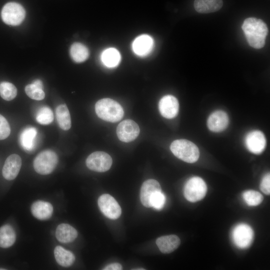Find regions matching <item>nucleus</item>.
<instances>
[{
	"instance_id": "34",
	"label": "nucleus",
	"mask_w": 270,
	"mask_h": 270,
	"mask_svg": "<svg viewBox=\"0 0 270 270\" xmlns=\"http://www.w3.org/2000/svg\"><path fill=\"white\" fill-rule=\"evenodd\" d=\"M122 269V265L119 263H113L104 267V270H121Z\"/></svg>"
},
{
	"instance_id": "35",
	"label": "nucleus",
	"mask_w": 270,
	"mask_h": 270,
	"mask_svg": "<svg viewBox=\"0 0 270 270\" xmlns=\"http://www.w3.org/2000/svg\"><path fill=\"white\" fill-rule=\"evenodd\" d=\"M38 88L43 89V84L42 82L40 80H36L32 83Z\"/></svg>"
},
{
	"instance_id": "28",
	"label": "nucleus",
	"mask_w": 270,
	"mask_h": 270,
	"mask_svg": "<svg viewBox=\"0 0 270 270\" xmlns=\"http://www.w3.org/2000/svg\"><path fill=\"white\" fill-rule=\"evenodd\" d=\"M243 198L249 206H256L261 204L264 198L259 192L254 190H248L242 194Z\"/></svg>"
},
{
	"instance_id": "25",
	"label": "nucleus",
	"mask_w": 270,
	"mask_h": 270,
	"mask_svg": "<svg viewBox=\"0 0 270 270\" xmlns=\"http://www.w3.org/2000/svg\"><path fill=\"white\" fill-rule=\"evenodd\" d=\"M16 238V233L12 226L6 224L0 228V247H10L15 242Z\"/></svg>"
},
{
	"instance_id": "23",
	"label": "nucleus",
	"mask_w": 270,
	"mask_h": 270,
	"mask_svg": "<svg viewBox=\"0 0 270 270\" xmlns=\"http://www.w3.org/2000/svg\"><path fill=\"white\" fill-rule=\"evenodd\" d=\"M121 58L120 52L114 48L104 50L101 54V60L103 64L108 68L117 66Z\"/></svg>"
},
{
	"instance_id": "6",
	"label": "nucleus",
	"mask_w": 270,
	"mask_h": 270,
	"mask_svg": "<svg viewBox=\"0 0 270 270\" xmlns=\"http://www.w3.org/2000/svg\"><path fill=\"white\" fill-rule=\"evenodd\" d=\"M26 12L23 6L15 2L6 4L2 10L1 16L2 20L7 24L18 26L24 18Z\"/></svg>"
},
{
	"instance_id": "1",
	"label": "nucleus",
	"mask_w": 270,
	"mask_h": 270,
	"mask_svg": "<svg viewBox=\"0 0 270 270\" xmlns=\"http://www.w3.org/2000/svg\"><path fill=\"white\" fill-rule=\"evenodd\" d=\"M242 28L250 46L260 49L264 46L268 28L263 20L256 18H248L244 20Z\"/></svg>"
},
{
	"instance_id": "4",
	"label": "nucleus",
	"mask_w": 270,
	"mask_h": 270,
	"mask_svg": "<svg viewBox=\"0 0 270 270\" xmlns=\"http://www.w3.org/2000/svg\"><path fill=\"white\" fill-rule=\"evenodd\" d=\"M58 162V156L52 150H44L38 154L34 161L35 170L40 174H50Z\"/></svg>"
},
{
	"instance_id": "15",
	"label": "nucleus",
	"mask_w": 270,
	"mask_h": 270,
	"mask_svg": "<svg viewBox=\"0 0 270 270\" xmlns=\"http://www.w3.org/2000/svg\"><path fill=\"white\" fill-rule=\"evenodd\" d=\"M22 166V159L16 154L9 156L2 168V175L7 180H12L18 176Z\"/></svg>"
},
{
	"instance_id": "27",
	"label": "nucleus",
	"mask_w": 270,
	"mask_h": 270,
	"mask_svg": "<svg viewBox=\"0 0 270 270\" xmlns=\"http://www.w3.org/2000/svg\"><path fill=\"white\" fill-rule=\"evenodd\" d=\"M17 94L16 87L12 83L4 82L0 84V95L4 100H13Z\"/></svg>"
},
{
	"instance_id": "19",
	"label": "nucleus",
	"mask_w": 270,
	"mask_h": 270,
	"mask_svg": "<svg viewBox=\"0 0 270 270\" xmlns=\"http://www.w3.org/2000/svg\"><path fill=\"white\" fill-rule=\"evenodd\" d=\"M56 236L57 240L62 243H68L74 241L78 236L76 230L67 224L58 225L56 229Z\"/></svg>"
},
{
	"instance_id": "12",
	"label": "nucleus",
	"mask_w": 270,
	"mask_h": 270,
	"mask_svg": "<svg viewBox=\"0 0 270 270\" xmlns=\"http://www.w3.org/2000/svg\"><path fill=\"white\" fill-rule=\"evenodd\" d=\"M158 109L163 117L168 119L174 118L178 112V102L174 96L166 95L160 100Z\"/></svg>"
},
{
	"instance_id": "5",
	"label": "nucleus",
	"mask_w": 270,
	"mask_h": 270,
	"mask_svg": "<svg viewBox=\"0 0 270 270\" xmlns=\"http://www.w3.org/2000/svg\"><path fill=\"white\" fill-rule=\"evenodd\" d=\"M184 192V197L188 201L195 202L204 197L207 192V186L202 178L194 176L187 181Z\"/></svg>"
},
{
	"instance_id": "21",
	"label": "nucleus",
	"mask_w": 270,
	"mask_h": 270,
	"mask_svg": "<svg viewBox=\"0 0 270 270\" xmlns=\"http://www.w3.org/2000/svg\"><path fill=\"white\" fill-rule=\"evenodd\" d=\"M37 134L38 132L34 127H28L21 132L20 143L25 150L30 152L34 149Z\"/></svg>"
},
{
	"instance_id": "11",
	"label": "nucleus",
	"mask_w": 270,
	"mask_h": 270,
	"mask_svg": "<svg viewBox=\"0 0 270 270\" xmlns=\"http://www.w3.org/2000/svg\"><path fill=\"white\" fill-rule=\"evenodd\" d=\"M244 144L250 152L254 154H260L265 148L266 139L264 134L261 131L252 130L246 136Z\"/></svg>"
},
{
	"instance_id": "31",
	"label": "nucleus",
	"mask_w": 270,
	"mask_h": 270,
	"mask_svg": "<svg viewBox=\"0 0 270 270\" xmlns=\"http://www.w3.org/2000/svg\"><path fill=\"white\" fill-rule=\"evenodd\" d=\"M166 202V196L161 192L155 193L150 199L151 207L160 210L163 208Z\"/></svg>"
},
{
	"instance_id": "22",
	"label": "nucleus",
	"mask_w": 270,
	"mask_h": 270,
	"mask_svg": "<svg viewBox=\"0 0 270 270\" xmlns=\"http://www.w3.org/2000/svg\"><path fill=\"white\" fill-rule=\"evenodd\" d=\"M54 258L57 262L64 267L72 266L75 260L74 255L61 246H57L54 250Z\"/></svg>"
},
{
	"instance_id": "16",
	"label": "nucleus",
	"mask_w": 270,
	"mask_h": 270,
	"mask_svg": "<svg viewBox=\"0 0 270 270\" xmlns=\"http://www.w3.org/2000/svg\"><path fill=\"white\" fill-rule=\"evenodd\" d=\"M154 46L152 38L148 34H142L136 37L132 44V49L134 54L140 56L149 54Z\"/></svg>"
},
{
	"instance_id": "29",
	"label": "nucleus",
	"mask_w": 270,
	"mask_h": 270,
	"mask_svg": "<svg viewBox=\"0 0 270 270\" xmlns=\"http://www.w3.org/2000/svg\"><path fill=\"white\" fill-rule=\"evenodd\" d=\"M54 119L53 112L51 109L46 106L40 108L37 112L36 120L42 124L46 125L50 124Z\"/></svg>"
},
{
	"instance_id": "32",
	"label": "nucleus",
	"mask_w": 270,
	"mask_h": 270,
	"mask_svg": "<svg viewBox=\"0 0 270 270\" xmlns=\"http://www.w3.org/2000/svg\"><path fill=\"white\" fill-rule=\"evenodd\" d=\"M10 132V125L2 115L0 114V140L7 138Z\"/></svg>"
},
{
	"instance_id": "24",
	"label": "nucleus",
	"mask_w": 270,
	"mask_h": 270,
	"mask_svg": "<svg viewBox=\"0 0 270 270\" xmlns=\"http://www.w3.org/2000/svg\"><path fill=\"white\" fill-rule=\"evenodd\" d=\"M56 117L60 127L64 130L71 127V118L67 106L65 104L59 105L56 110Z\"/></svg>"
},
{
	"instance_id": "13",
	"label": "nucleus",
	"mask_w": 270,
	"mask_h": 270,
	"mask_svg": "<svg viewBox=\"0 0 270 270\" xmlns=\"http://www.w3.org/2000/svg\"><path fill=\"white\" fill-rule=\"evenodd\" d=\"M159 182L154 179H149L144 182L140 191V199L142 204L146 208H150V199L156 192H161Z\"/></svg>"
},
{
	"instance_id": "10",
	"label": "nucleus",
	"mask_w": 270,
	"mask_h": 270,
	"mask_svg": "<svg viewBox=\"0 0 270 270\" xmlns=\"http://www.w3.org/2000/svg\"><path fill=\"white\" fill-rule=\"evenodd\" d=\"M140 134L138 124L131 120H126L118 124L116 134L118 139L125 142L134 140Z\"/></svg>"
},
{
	"instance_id": "7",
	"label": "nucleus",
	"mask_w": 270,
	"mask_h": 270,
	"mask_svg": "<svg viewBox=\"0 0 270 270\" xmlns=\"http://www.w3.org/2000/svg\"><path fill=\"white\" fill-rule=\"evenodd\" d=\"M86 162L87 167L90 170L97 172H105L110 168L112 160L108 154L98 151L89 155Z\"/></svg>"
},
{
	"instance_id": "26",
	"label": "nucleus",
	"mask_w": 270,
	"mask_h": 270,
	"mask_svg": "<svg viewBox=\"0 0 270 270\" xmlns=\"http://www.w3.org/2000/svg\"><path fill=\"white\" fill-rule=\"evenodd\" d=\"M70 54L74 61L81 62L88 58L89 52L88 48L84 45L81 43L76 42L72 45Z\"/></svg>"
},
{
	"instance_id": "18",
	"label": "nucleus",
	"mask_w": 270,
	"mask_h": 270,
	"mask_svg": "<svg viewBox=\"0 0 270 270\" xmlns=\"http://www.w3.org/2000/svg\"><path fill=\"white\" fill-rule=\"evenodd\" d=\"M31 211L33 216L40 220H46L50 218L53 212L52 205L46 202L38 200L32 204Z\"/></svg>"
},
{
	"instance_id": "17",
	"label": "nucleus",
	"mask_w": 270,
	"mask_h": 270,
	"mask_svg": "<svg viewBox=\"0 0 270 270\" xmlns=\"http://www.w3.org/2000/svg\"><path fill=\"white\" fill-rule=\"evenodd\" d=\"M180 244V238L174 234L162 236L156 240L157 246L163 254L172 252L179 246Z\"/></svg>"
},
{
	"instance_id": "9",
	"label": "nucleus",
	"mask_w": 270,
	"mask_h": 270,
	"mask_svg": "<svg viewBox=\"0 0 270 270\" xmlns=\"http://www.w3.org/2000/svg\"><path fill=\"white\" fill-rule=\"evenodd\" d=\"M254 232L252 228L246 224L236 225L233 229L232 238L235 245L240 248H248L252 243Z\"/></svg>"
},
{
	"instance_id": "20",
	"label": "nucleus",
	"mask_w": 270,
	"mask_h": 270,
	"mask_svg": "<svg viewBox=\"0 0 270 270\" xmlns=\"http://www.w3.org/2000/svg\"><path fill=\"white\" fill-rule=\"evenodd\" d=\"M223 5L222 0H194V8L196 12L202 14L215 12Z\"/></svg>"
},
{
	"instance_id": "8",
	"label": "nucleus",
	"mask_w": 270,
	"mask_h": 270,
	"mask_svg": "<svg viewBox=\"0 0 270 270\" xmlns=\"http://www.w3.org/2000/svg\"><path fill=\"white\" fill-rule=\"evenodd\" d=\"M98 205L102 212L110 219H118L121 215L120 206L110 194H106L101 195L98 200Z\"/></svg>"
},
{
	"instance_id": "14",
	"label": "nucleus",
	"mask_w": 270,
	"mask_h": 270,
	"mask_svg": "<svg viewBox=\"0 0 270 270\" xmlns=\"http://www.w3.org/2000/svg\"><path fill=\"white\" fill-rule=\"evenodd\" d=\"M228 116L223 110H216L208 118L207 125L213 132H220L224 130L228 124Z\"/></svg>"
},
{
	"instance_id": "2",
	"label": "nucleus",
	"mask_w": 270,
	"mask_h": 270,
	"mask_svg": "<svg viewBox=\"0 0 270 270\" xmlns=\"http://www.w3.org/2000/svg\"><path fill=\"white\" fill-rule=\"evenodd\" d=\"M97 116L106 122H115L120 120L124 114V111L116 101L108 98L98 100L95 105Z\"/></svg>"
},
{
	"instance_id": "30",
	"label": "nucleus",
	"mask_w": 270,
	"mask_h": 270,
	"mask_svg": "<svg viewBox=\"0 0 270 270\" xmlns=\"http://www.w3.org/2000/svg\"><path fill=\"white\" fill-rule=\"evenodd\" d=\"M25 92L28 96L33 100H40L45 97V94L42 89L33 84H28L25 87Z\"/></svg>"
},
{
	"instance_id": "33",
	"label": "nucleus",
	"mask_w": 270,
	"mask_h": 270,
	"mask_svg": "<svg viewBox=\"0 0 270 270\" xmlns=\"http://www.w3.org/2000/svg\"><path fill=\"white\" fill-rule=\"evenodd\" d=\"M261 190L266 194L270 195V175L267 173L262 178L260 184Z\"/></svg>"
},
{
	"instance_id": "3",
	"label": "nucleus",
	"mask_w": 270,
	"mask_h": 270,
	"mask_svg": "<svg viewBox=\"0 0 270 270\" xmlns=\"http://www.w3.org/2000/svg\"><path fill=\"white\" fill-rule=\"evenodd\" d=\"M170 149L176 157L188 163H194L199 158L200 152L197 146L186 140H174L170 144Z\"/></svg>"
}]
</instances>
